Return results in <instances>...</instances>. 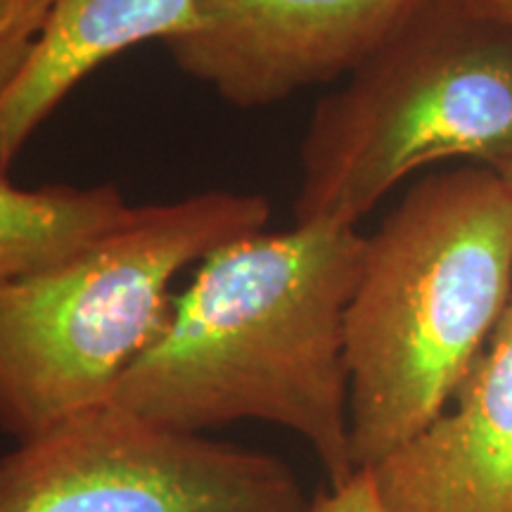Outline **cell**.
Wrapping results in <instances>:
<instances>
[{
  "instance_id": "1",
  "label": "cell",
  "mask_w": 512,
  "mask_h": 512,
  "mask_svg": "<svg viewBox=\"0 0 512 512\" xmlns=\"http://www.w3.org/2000/svg\"><path fill=\"white\" fill-rule=\"evenodd\" d=\"M368 238L316 221L230 240L174 294L112 403L183 432L261 420L299 434L330 486L358 467L349 437L347 313Z\"/></svg>"
},
{
  "instance_id": "9",
  "label": "cell",
  "mask_w": 512,
  "mask_h": 512,
  "mask_svg": "<svg viewBox=\"0 0 512 512\" xmlns=\"http://www.w3.org/2000/svg\"><path fill=\"white\" fill-rule=\"evenodd\" d=\"M131 211L133 204L110 183L19 188L0 178V280L60 264L117 228Z\"/></svg>"
},
{
  "instance_id": "3",
  "label": "cell",
  "mask_w": 512,
  "mask_h": 512,
  "mask_svg": "<svg viewBox=\"0 0 512 512\" xmlns=\"http://www.w3.org/2000/svg\"><path fill=\"white\" fill-rule=\"evenodd\" d=\"M268 216L271 204L256 192L133 204L117 228L69 259L0 280V430L27 441L112 403L162 332L178 275L264 230Z\"/></svg>"
},
{
  "instance_id": "7",
  "label": "cell",
  "mask_w": 512,
  "mask_h": 512,
  "mask_svg": "<svg viewBox=\"0 0 512 512\" xmlns=\"http://www.w3.org/2000/svg\"><path fill=\"white\" fill-rule=\"evenodd\" d=\"M366 472L382 512H512V304L451 411Z\"/></svg>"
},
{
  "instance_id": "8",
  "label": "cell",
  "mask_w": 512,
  "mask_h": 512,
  "mask_svg": "<svg viewBox=\"0 0 512 512\" xmlns=\"http://www.w3.org/2000/svg\"><path fill=\"white\" fill-rule=\"evenodd\" d=\"M197 10L200 0H53L29 60L0 93V178L83 79L140 43L188 31Z\"/></svg>"
},
{
  "instance_id": "2",
  "label": "cell",
  "mask_w": 512,
  "mask_h": 512,
  "mask_svg": "<svg viewBox=\"0 0 512 512\" xmlns=\"http://www.w3.org/2000/svg\"><path fill=\"white\" fill-rule=\"evenodd\" d=\"M510 287L512 192L491 166L415 183L370 235L347 313L358 470L446 411L512 304Z\"/></svg>"
},
{
  "instance_id": "10",
  "label": "cell",
  "mask_w": 512,
  "mask_h": 512,
  "mask_svg": "<svg viewBox=\"0 0 512 512\" xmlns=\"http://www.w3.org/2000/svg\"><path fill=\"white\" fill-rule=\"evenodd\" d=\"M53 0H0V93L29 60Z\"/></svg>"
},
{
  "instance_id": "12",
  "label": "cell",
  "mask_w": 512,
  "mask_h": 512,
  "mask_svg": "<svg viewBox=\"0 0 512 512\" xmlns=\"http://www.w3.org/2000/svg\"><path fill=\"white\" fill-rule=\"evenodd\" d=\"M484 17L498 19L503 24H512V0H467Z\"/></svg>"
},
{
  "instance_id": "6",
  "label": "cell",
  "mask_w": 512,
  "mask_h": 512,
  "mask_svg": "<svg viewBox=\"0 0 512 512\" xmlns=\"http://www.w3.org/2000/svg\"><path fill=\"white\" fill-rule=\"evenodd\" d=\"M422 0H200L166 41L185 76L238 110H264L356 72Z\"/></svg>"
},
{
  "instance_id": "4",
  "label": "cell",
  "mask_w": 512,
  "mask_h": 512,
  "mask_svg": "<svg viewBox=\"0 0 512 512\" xmlns=\"http://www.w3.org/2000/svg\"><path fill=\"white\" fill-rule=\"evenodd\" d=\"M446 159L512 162V24L467 0H422L318 102L294 221L356 226L403 178Z\"/></svg>"
},
{
  "instance_id": "11",
  "label": "cell",
  "mask_w": 512,
  "mask_h": 512,
  "mask_svg": "<svg viewBox=\"0 0 512 512\" xmlns=\"http://www.w3.org/2000/svg\"><path fill=\"white\" fill-rule=\"evenodd\" d=\"M309 512H382L373 482L366 470H358L347 484L330 486L311 501Z\"/></svg>"
},
{
  "instance_id": "5",
  "label": "cell",
  "mask_w": 512,
  "mask_h": 512,
  "mask_svg": "<svg viewBox=\"0 0 512 512\" xmlns=\"http://www.w3.org/2000/svg\"><path fill=\"white\" fill-rule=\"evenodd\" d=\"M285 460L117 403L0 456V512H309Z\"/></svg>"
},
{
  "instance_id": "13",
  "label": "cell",
  "mask_w": 512,
  "mask_h": 512,
  "mask_svg": "<svg viewBox=\"0 0 512 512\" xmlns=\"http://www.w3.org/2000/svg\"><path fill=\"white\" fill-rule=\"evenodd\" d=\"M498 171V176L503 178V183L508 185V190L512 192V162H508V164H503L501 169H496Z\"/></svg>"
}]
</instances>
